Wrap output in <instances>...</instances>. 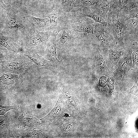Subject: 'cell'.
I'll return each mask as SVG.
<instances>
[{"label": "cell", "instance_id": "6da1fadb", "mask_svg": "<svg viewBox=\"0 0 138 138\" xmlns=\"http://www.w3.org/2000/svg\"><path fill=\"white\" fill-rule=\"evenodd\" d=\"M34 31L26 16L18 9L11 7L6 12L4 28L2 33L14 41L24 39Z\"/></svg>", "mask_w": 138, "mask_h": 138}, {"label": "cell", "instance_id": "7a4b0ae2", "mask_svg": "<svg viewBox=\"0 0 138 138\" xmlns=\"http://www.w3.org/2000/svg\"><path fill=\"white\" fill-rule=\"evenodd\" d=\"M118 14L108 12L104 25L106 29L114 42L116 47L125 48L124 31L123 25L118 19Z\"/></svg>", "mask_w": 138, "mask_h": 138}, {"label": "cell", "instance_id": "3957f363", "mask_svg": "<svg viewBox=\"0 0 138 138\" xmlns=\"http://www.w3.org/2000/svg\"><path fill=\"white\" fill-rule=\"evenodd\" d=\"M71 17L69 12L56 8L51 13L44 16L49 18L50 26L48 28L54 34H58L63 30H68Z\"/></svg>", "mask_w": 138, "mask_h": 138}, {"label": "cell", "instance_id": "277c9868", "mask_svg": "<svg viewBox=\"0 0 138 138\" xmlns=\"http://www.w3.org/2000/svg\"><path fill=\"white\" fill-rule=\"evenodd\" d=\"M126 50L119 61L113 72V77L121 83L128 75L132 67V44L126 47Z\"/></svg>", "mask_w": 138, "mask_h": 138}, {"label": "cell", "instance_id": "5b68a950", "mask_svg": "<svg viewBox=\"0 0 138 138\" xmlns=\"http://www.w3.org/2000/svg\"><path fill=\"white\" fill-rule=\"evenodd\" d=\"M93 34L98 41V45L102 52L116 47L114 42L107 32L104 25L95 22Z\"/></svg>", "mask_w": 138, "mask_h": 138}, {"label": "cell", "instance_id": "8992f818", "mask_svg": "<svg viewBox=\"0 0 138 138\" xmlns=\"http://www.w3.org/2000/svg\"><path fill=\"white\" fill-rule=\"evenodd\" d=\"M72 17L75 18L89 17L95 22L105 25L106 22L103 19L101 9H92L81 7H72L69 12Z\"/></svg>", "mask_w": 138, "mask_h": 138}, {"label": "cell", "instance_id": "52a82bcc", "mask_svg": "<svg viewBox=\"0 0 138 138\" xmlns=\"http://www.w3.org/2000/svg\"><path fill=\"white\" fill-rule=\"evenodd\" d=\"M93 58L92 69L95 76L98 77L102 76H113V72L107 67L98 44L94 52Z\"/></svg>", "mask_w": 138, "mask_h": 138}, {"label": "cell", "instance_id": "ba28073f", "mask_svg": "<svg viewBox=\"0 0 138 138\" xmlns=\"http://www.w3.org/2000/svg\"><path fill=\"white\" fill-rule=\"evenodd\" d=\"M87 17L75 18L71 16L68 30L71 32H83L93 34L95 22L91 18Z\"/></svg>", "mask_w": 138, "mask_h": 138}, {"label": "cell", "instance_id": "9c48e42d", "mask_svg": "<svg viewBox=\"0 0 138 138\" xmlns=\"http://www.w3.org/2000/svg\"><path fill=\"white\" fill-rule=\"evenodd\" d=\"M54 34L47 28L41 30H34L23 40H24L26 47L32 49L47 41Z\"/></svg>", "mask_w": 138, "mask_h": 138}, {"label": "cell", "instance_id": "30bf717a", "mask_svg": "<svg viewBox=\"0 0 138 138\" xmlns=\"http://www.w3.org/2000/svg\"><path fill=\"white\" fill-rule=\"evenodd\" d=\"M126 47L121 51H117L116 47L102 52L106 65L108 68L113 72L119 61L126 50Z\"/></svg>", "mask_w": 138, "mask_h": 138}, {"label": "cell", "instance_id": "8fae6325", "mask_svg": "<svg viewBox=\"0 0 138 138\" xmlns=\"http://www.w3.org/2000/svg\"><path fill=\"white\" fill-rule=\"evenodd\" d=\"M58 34L51 36L47 41L46 51L48 60L52 63L54 68H57L60 61L57 58L56 38Z\"/></svg>", "mask_w": 138, "mask_h": 138}, {"label": "cell", "instance_id": "7c38bea8", "mask_svg": "<svg viewBox=\"0 0 138 138\" xmlns=\"http://www.w3.org/2000/svg\"><path fill=\"white\" fill-rule=\"evenodd\" d=\"M25 55L38 66L47 69L52 72L54 74L55 73L54 67L49 61L45 59L43 57L39 55L36 51L27 52Z\"/></svg>", "mask_w": 138, "mask_h": 138}, {"label": "cell", "instance_id": "4fadbf2b", "mask_svg": "<svg viewBox=\"0 0 138 138\" xmlns=\"http://www.w3.org/2000/svg\"><path fill=\"white\" fill-rule=\"evenodd\" d=\"M31 64L27 62L17 59H11L7 64V67L12 73L19 74L24 72Z\"/></svg>", "mask_w": 138, "mask_h": 138}, {"label": "cell", "instance_id": "5bb4252c", "mask_svg": "<svg viewBox=\"0 0 138 138\" xmlns=\"http://www.w3.org/2000/svg\"><path fill=\"white\" fill-rule=\"evenodd\" d=\"M65 30H64L62 36L56 42L57 47L64 51L70 48L75 39L71 32H66Z\"/></svg>", "mask_w": 138, "mask_h": 138}, {"label": "cell", "instance_id": "9a60e30c", "mask_svg": "<svg viewBox=\"0 0 138 138\" xmlns=\"http://www.w3.org/2000/svg\"><path fill=\"white\" fill-rule=\"evenodd\" d=\"M34 30H41L50 26L49 20L47 17L37 18L32 16L26 14Z\"/></svg>", "mask_w": 138, "mask_h": 138}, {"label": "cell", "instance_id": "2e32d148", "mask_svg": "<svg viewBox=\"0 0 138 138\" xmlns=\"http://www.w3.org/2000/svg\"><path fill=\"white\" fill-rule=\"evenodd\" d=\"M0 45L15 53L19 52L22 49L8 37L0 32Z\"/></svg>", "mask_w": 138, "mask_h": 138}, {"label": "cell", "instance_id": "e0dca14e", "mask_svg": "<svg viewBox=\"0 0 138 138\" xmlns=\"http://www.w3.org/2000/svg\"><path fill=\"white\" fill-rule=\"evenodd\" d=\"M98 0H76L72 7H81L92 9H101Z\"/></svg>", "mask_w": 138, "mask_h": 138}, {"label": "cell", "instance_id": "ac0fdd59", "mask_svg": "<svg viewBox=\"0 0 138 138\" xmlns=\"http://www.w3.org/2000/svg\"><path fill=\"white\" fill-rule=\"evenodd\" d=\"M121 23L123 25L124 32L127 31L131 34H138V18L122 19Z\"/></svg>", "mask_w": 138, "mask_h": 138}, {"label": "cell", "instance_id": "d6986e66", "mask_svg": "<svg viewBox=\"0 0 138 138\" xmlns=\"http://www.w3.org/2000/svg\"><path fill=\"white\" fill-rule=\"evenodd\" d=\"M76 0H57L55 8L69 12L73 3Z\"/></svg>", "mask_w": 138, "mask_h": 138}, {"label": "cell", "instance_id": "ffe728a7", "mask_svg": "<svg viewBox=\"0 0 138 138\" xmlns=\"http://www.w3.org/2000/svg\"><path fill=\"white\" fill-rule=\"evenodd\" d=\"M19 121L21 126L32 127H34L38 122V120L34 117L29 118L25 117L23 116V114L19 117Z\"/></svg>", "mask_w": 138, "mask_h": 138}, {"label": "cell", "instance_id": "44dd1931", "mask_svg": "<svg viewBox=\"0 0 138 138\" xmlns=\"http://www.w3.org/2000/svg\"><path fill=\"white\" fill-rule=\"evenodd\" d=\"M138 42L134 41L132 44V68L138 70Z\"/></svg>", "mask_w": 138, "mask_h": 138}, {"label": "cell", "instance_id": "7402d4cb", "mask_svg": "<svg viewBox=\"0 0 138 138\" xmlns=\"http://www.w3.org/2000/svg\"><path fill=\"white\" fill-rule=\"evenodd\" d=\"M9 125V123L6 117L5 119L0 122V137H5L7 134Z\"/></svg>", "mask_w": 138, "mask_h": 138}, {"label": "cell", "instance_id": "603a6c76", "mask_svg": "<svg viewBox=\"0 0 138 138\" xmlns=\"http://www.w3.org/2000/svg\"><path fill=\"white\" fill-rule=\"evenodd\" d=\"M19 75L18 74L12 73H6L0 77L1 81H13L19 79Z\"/></svg>", "mask_w": 138, "mask_h": 138}, {"label": "cell", "instance_id": "cb8c5ba5", "mask_svg": "<svg viewBox=\"0 0 138 138\" xmlns=\"http://www.w3.org/2000/svg\"><path fill=\"white\" fill-rule=\"evenodd\" d=\"M6 12L0 7V32H2L4 27Z\"/></svg>", "mask_w": 138, "mask_h": 138}, {"label": "cell", "instance_id": "d4e9b609", "mask_svg": "<svg viewBox=\"0 0 138 138\" xmlns=\"http://www.w3.org/2000/svg\"><path fill=\"white\" fill-rule=\"evenodd\" d=\"M19 108V105L16 104L13 106H6L0 105V115L4 114L8 111L14 109L18 110Z\"/></svg>", "mask_w": 138, "mask_h": 138}, {"label": "cell", "instance_id": "484cf974", "mask_svg": "<svg viewBox=\"0 0 138 138\" xmlns=\"http://www.w3.org/2000/svg\"><path fill=\"white\" fill-rule=\"evenodd\" d=\"M138 9H136L132 10L128 12L121 14L122 19H127L138 18Z\"/></svg>", "mask_w": 138, "mask_h": 138}, {"label": "cell", "instance_id": "4316f807", "mask_svg": "<svg viewBox=\"0 0 138 138\" xmlns=\"http://www.w3.org/2000/svg\"><path fill=\"white\" fill-rule=\"evenodd\" d=\"M61 111V108L59 106L57 105V103L54 107L50 113L47 116H49L51 114L57 115L59 114Z\"/></svg>", "mask_w": 138, "mask_h": 138}, {"label": "cell", "instance_id": "83f0119b", "mask_svg": "<svg viewBox=\"0 0 138 138\" xmlns=\"http://www.w3.org/2000/svg\"><path fill=\"white\" fill-rule=\"evenodd\" d=\"M137 81L136 80L135 81L134 86L132 88L130 89L129 93L137 96L138 85Z\"/></svg>", "mask_w": 138, "mask_h": 138}, {"label": "cell", "instance_id": "f1b7e54d", "mask_svg": "<svg viewBox=\"0 0 138 138\" xmlns=\"http://www.w3.org/2000/svg\"><path fill=\"white\" fill-rule=\"evenodd\" d=\"M3 54V51L1 49H0V57L2 56Z\"/></svg>", "mask_w": 138, "mask_h": 138}, {"label": "cell", "instance_id": "f546056e", "mask_svg": "<svg viewBox=\"0 0 138 138\" xmlns=\"http://www.w3.org/2000/svg\"><path fill=\"white\" fill-rule=\"evenodd\" d=\"M98 0L99 1V0Z\"/></svg>", "mask_w": 138, "mask_h": 138}]
</instances>
